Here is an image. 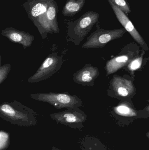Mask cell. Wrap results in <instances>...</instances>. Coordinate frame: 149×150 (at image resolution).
Masks as SVG:
<instances>
[{"label":"cell","mask_w":149,"mask_h":150,"mask_svg":"<svg viewBox=\"0 0 149 150\" xmlns=\"http://www.w3.org/2000/svg\"><path fill=\"white\" fill-rule=\"evenodd\" d=\"M99 14L89 11L73 21L67 22V41L78 46L99 21Z\"/></svg>","instance_id":"cell-1"},{"label":"cell","mask_w":149,"mask_h":150,"mask_svg":"<svg viewBox=\"0 0 149 150\" xmlns=\"http://www.w3.org/2000/svg\"><path fill=\"white\" fill-rule=\"evenodd\" d=\"M134 80L130 75H114L109 82L107 95L120 100L131 99L136 94Z\"/></svg>","instance_id":"cell-2"},{"label":"cell","mask_w":149,"mask_h":150,"mask_svg":"<svg viewBox=\"0 0 149 150\" xmlns=\"http://www.w3.org/2000/svg\"><path fill=\"white\" fill-rule=\"evenodd\" d=\"M30 97L35 100L49 103L58 109L76 108L83 105V101L78 97L67 93H33Z\"/></svg>","instance_id":"cell-3"},{"label":"cell","mask_w":149,"mask_h":150,"mask_svg":"<svg viewBox=\"0 0 149 150\" xmlns=\"http://www.w3.org/2000/svg\"><path fill=\"white\" fill-rule=\"evenodd\" d=\"M140 47L136 42L128 44L116 56L107 62L105 67L106 76L123 68L141 52Z\"/></svg>","instance_id":"cell-4"},{"label":"cell","mask_w":149,"mask_h":150,"mask_svg":"<svg viewBox=\"0 0 149 150\" xmlns=\"http://www.w3.org/2000/svg\"><path fill=\"white\" fill-rule=\"evenodd\" d=\"M126 32L123 28L113 30L99 28L90 34L81 47L85 49L101 48L110 41L122 38Z\"/></svg>","instance_id":"cell-5"},{"label":"cell","mask_w":149,"mask_h":150,"mask_svg":"<svg viewBox=\"0 0 149 150\" xmlns=\"http://www.w3.org/2000/svg\"><path fill=\"white\" fill-rule=\"evenodd\" d=\"M63 58L56 53L49 54L34 75L28 79V82L36 83L48 79L62 67Z\"/></svg>","instance_id":"cell-6"},{"label":"cell","mask_w":149,"mask_h":150,"mask_svg":"<svg viewBox=\"0 0 149 150\" xmlns=\"http://www.w3.org/2000/svg\"><path fill=\"white\" fill-rule=\"evenodd\" d=\"M34 113L33 110L17 100L0 104V115L10 120H26L28 117L33 116Z\"/></svg>","instance_id":"cell-7"},{"label":"cell","mask_w":149,"mask_h":150,"mask_svg":"<svg viewBox=\"0 0 149 150\" xmlns=\"http://www.w3.org/2000/svg\"><path fill=\"white\" fill-rule=\"evenodd\" d=\"M107 1L113 9L116 18L123 26V28L125 29L126 31L129 33L134 40L139 45L143 50L146 52L149 51V48L147 43L126 14L113 4L109 0H107Z\"/></svg>","instance_id":"cell-8"},{"label":"cell","mask_w":149,"mask_h":150,"mask_svg":"<svg viewBox=\"0 0 149 150\" xmlns=\"http://www.w3.org/2000/svg\"><path fill=\"white\" fill-rule=\"evenodd\" d=\"M100 74L98 68L90 64H86L73 74V80L76 83L83 86H93L95 79Z\"/></svg>","instance_id":"cell-9"},{"label":"cell","mask_w":149,"mask_h":150,"mask_svg":"<svg viewBox=\"0 0 149 150\" xmlns=\"http://www.w3.org/2000/svg\"><path fill=\"white\" fill-rule=\"evenodd\" d=\"M1 35L11 42L22 45L24 49L31 46L35 39L34 36L30 33L16 30L12 27L2 30Z\"/></svg>","instance_id":"cell-10"},{"label":"cell","mask_w":149,"mask_h":150,"mask_svg":"<svg viewBox=\"0 0 149 150\" xmlns=\"http://www.w3.org/2000/svg\"><path fill=\"white\" fill-rule=\"evenodd\" d=\"M58 6L56 2L52 1L49 4L45 13L46 22L51 33H59V29L57 20Z\"/></svg>","instance_id":"cell-11"},{"label":"cell","mask_w":149,"mask_h":150,"mask_svg":"<svg viewBox=\"0 0 149 150\" xmlns=\"http://www.w3.org/2000/svg\"><path fill=\"white\" fill-rule=\"evenodd\" d=\"M113 110L116 114L125 117L136 116L137 114L131 99L120 100L118 105L114 107Z\"/></svg>","instance_id":"cell-12"},{"label":"cell","mask_w":149,"mask_h":150,"mask_svg":"<svg viewBox=\"0 0 149 150\" xmlns=\"http://www.w3.org/2000/svg\"><path fill=\"white\" fill-rule=\"evenodd\" d=\"M67 109V111L55 114L53 115L57 120L64 121L68 123L77 122L84 119L83 112L78 108Z\"/></svg>","instance_id":"cell-13"},{"label":"cell","mask_w":149,"mask_h":150,"mask_svg":"<svg viewBox=\"0 0 149 150\" xmlns=\"http://www.w3.org/2000/svg\"><path fill=\"white\" fill-rule=\"evenodd\" d=\"M145 53L146 51L142 49L140 54L123 68L131 76L134 77L136 71L142 70L148 61L149 58H144Z\"/></svg>","instance_id":"cell-14"},{"label":"cell","mask_w":149,"mask_h":150,"mask_svg":"<svg viewBox=\"0 0 149 150\" xmlns=\"http://www.w3.org/2000/svg\"><path fill=\"white\" fill-rule=\"evenodd\" d=\"M86 0H67L62 10L65 16L73 17L82 10Z\"/></svg>","instance_id":"cell-15"},{"label":"cell","mask_w":149,"mask_h":150,"mask_svg":"<svg viewBox=\"0 0 149 150\" xmlns=\"http://www.w3.org/2000/svg\"><path fill=\"white\" fill-rule=\"evenodd\" d=\"M54 0L49 1H43L35 4L31 10V15L33 17H37L45 13L50 4Z\"/></svg>","instance_id":"cell-16"},{"label":"cell","mask_w":149,"mask_h":150,"mask_svg":"<svg viewBox=\"0 0 149 150\" xmlns=\"http://www.w3.org/2000/svg\"><path fill=\"white\" fill-rule=\"evenodd\" d=\"M109 1L125 14H129L131 12L130 5L127 0H109Z\"/></svg>","instance_id":"cell-17"},{"label":"cell","mask_w":149,"mask_h":150,"mask_svg":"<svg viewBox=\"0 0 149 150\" xmlns=\"http://www.w3.org/2000/svg\"><path fill=\"white\" fill-rule=\"evenodd\" d=\"M2 57L0 55V84L7 78L11 70V65L10 64L1 65Z\"/></svg>","instance_id":"cell-18"},{"label":"cell","mask_w":149,"mask_h":150,"mask_svg":"<svg viewBox=\"0 0 149 150\" xmlns=\"http://www.w3.org/2000/svg\"><path fill=\"white\" fill-rule=\"evenodd\" d=\"M42 1H52V0H40Z\"/></svg>","instance_id":"cell-19"}]
</instances>
